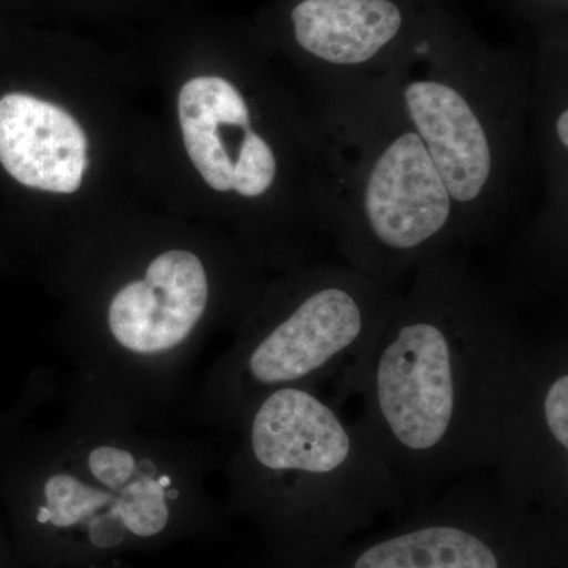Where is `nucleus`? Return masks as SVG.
<instances>
[{"mask_svg": "<svg viewBox=\"0 0 568 568\" xmlns=\"http://www.w3.org/2000/svg\"><path fill=\"white\" fill-rule=\"evenodd\" d=\"M526 332L510 298L459 252L410 275L383 334L339 392L405 493L424 497L484 473Z\"/></svg>", "mask_w": 568, "mask_h": 568, "instance_id": "1", "label": "nucleus"}, {"mask_svg": "<svg viewBox=\"0 0 568 568\" xmlns=\"http://www.w3.org/2000/svg\"><path fill=\"white\" fill-rule=\"evenodd\" d=\"M418 65L376 74L435 153L457 213L463 244L484 241L510 212L530 151V80L515 70L439 63L429 39L413 47Z\"/></svg>", "mask_w": 568, "mask_h": 568, "instance_id": "2", "label": "nucleus"}, {"mask_svg": "<svg viewBox=\"0 0 568 568\" xmlns=\"http://www.w3.org/2000/svg\"><path fill=\"white\" fill-rule=\"evenodd\" d=\"M239 495L274 506L320 537L396 506L405 488L361 418L349 420L316 388H276L241 420Z\"/></svg>", "mask_w": 568, "mask_h": 568, "instance_id": "3", "label": "nucleus"}, {"mask_svg": "<svg viewBox=\"0 0 568 568\" xmlns=\"http://www.w3.org/2000/svg\"><path fill=\"white\" fill-rule=\"evenodd\" d=\"M403 290L347 264L305 268L280 290L274 306L224 361L216 395L241 424L276 388L339 387L362 365L394 315Z\"/></svg>", "mask_w": 568, "mask_h": 568, "instance_id": "4", "label": "nucleus"}, {"mask_svg": "<svg viewBox=\"0 0 568 568\" xmlns=\"http://www.w3.org/2000/svg\"><path fill=\"white\" fill-rule=\"evenodd\" d=\"M489 476L507 499L562 511L568 497V339L526 336L497 425Z\"/></svg>", "mask_w": 568, "mask_h": 568, "instance_id": "5", "label": "nucleus"}, {"mask_svg": "<svg viewBox=\"0 0 568 568\" xmlns=\"http://www.w3.org/2000/svg\"><path fill=\"white\" fill-rule=\"evenodd\" d=\"M41 523L70 529L88 526L91 540L112 547L123 532L149 538L162 532L171 517L170 478L129 448L93 447L81 470H59L43 488Z\"/></svg>", "mask_w": 568, "mask_h": 568, "instance_id": "6", "label": "nucleus"}, {"mask_svg": "<svg viewBox=\"0 0 568 568\" xmlns=\"http://www.w3.org/2000/svg\"><path fill=\"white\" fill-rule=\"evenodd\" d=\"M211 291L207 268L197 254L164 252L149 264L144 278L125 284L112 297V338L141 357L173 353L203 323Z\"/></svg>", "mask_w": 568, "mask_h": 568, "instance_id": "7", "label": "nucleus"}, {"mask_svg": "<svg viewBox=\"0 0 568 568\" xmlns=\"http://www.w3.org/2000/svg\"><path fill=\"white\" fill-rule=\"evenodd\" d=\"M503 493L491 476L448 485L436 517L362 549L349 568H504L500 545L478 523Z\"/></svg>", "mask_w": 568, "mask_h": 568, "instance_id": "8", "label": "nucleus"}, {"mask_svg": "<svg viewBox=\"0 0 568 568\" xmlns=\"http://www.w3.org/2000/svg\"><path fill=\"white\" fill-rule=\"evenodd\" d=\"M529 129L536 141L544 204L521 239V256L536 283L560 294L567 284L568 84L547 71L530 81Z\"/></svg>", "mask_w": 568, "mask_h": 568, "instance_id": "9", "label": "nucleus"}, {"mask_svg": "<svg viewBox=\"0 0 568 568\" xmlns=\"http://www.w3.org/2000/svg\"><path fill=\"white\" fill-rule=\"evenodd\" d=\"M291 21L297 47L320 63V89L379 74L405 28L395 0H301Z\"/></svg>", "mask_w": 568, "mask_h": 568, "instance_id": "10", "label": "nucleus"}, {"mask_svg": "<svg viewBox=\"0 0 568 568\" xmlns=\"http://www.w3.org/2000/svg\"><path fill=\"white\" fill-rule=\"evenodd\" d=\"M89 142L80 123L58 104L28 93L0 99V163L7 173L41 192L80 190Z\"/></svg>", "mask_w": 568, "mask_h": 568, "instance_id": "11", "label": "nucleus"}, {"mask_svg": "<svg viewBox=\"0 0 568 568\" xmlns=\"http://www.w3.org/2000/svg\"><path fill=\"white\" fill-rule=\"evenodd\" d=\"M252 111L244 91L227 78H193L179 93L183 144L213 192L233 193V163L222 145L223 126Z\"/></svg>", "mask_w": 568, "mask_h": 568, "instance_id": "12", "label": "nucleus"}, {"mask_svg": "<svg viewBox=\"0 0 568 568\" xmlns=\"http://www.w3.org/2000/svg\"><path fill=\"white\" fill-rule=\"evenodd\" d=\"M559 2H567V0H559Z\"/></svg>", "mask_w": 568, "mask_h": 568, "instance_id": "13", "label": "nucleus"}]
</instances>
